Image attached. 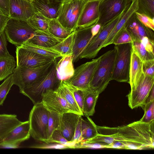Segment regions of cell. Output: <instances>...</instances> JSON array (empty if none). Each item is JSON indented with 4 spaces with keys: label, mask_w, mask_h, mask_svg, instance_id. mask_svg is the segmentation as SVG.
<instances>
[{
    "label": "cell",
    "mask_w": 154,
    "mask_h": 154,
    "mask_svg": "<svg viewBox=\"0 0 154 154\" xmlns=\"http://www.w3.org/2000/svg\"><path fill=\"white\" fill-rule=\"evenodd\" d=\"M97 127V135L83 142L103 144H105L103 148L140 150L154 149V121L147 123L139 120L116 127Z\"/></svg>",
    "instance_id": "6da1fadb"
},
{
    "label": "cell",
    "mask_w": 154,
    "mask_h": 154,
    "mask_svg": "<svg viewBox=\"0 0 154 154\" xmlns=\"http://www.w3.org/2000/svg\"><path fill=\"white\" fill-rule=\"evenodd\" d=\"M115 55L116 51L114 48L99 57L89 88L100 94L105 90L111 81Z\"/></svg>",
    "instance_id": "7a4b0ae2"
},
{
    "label": "cell",
    "mask_w": 154,
    "mask_h": 154,
    "mask_svg": "<svg viewBox=\"0 0 154 154\" xmlns=\"http://www.w3.org/2000/svg\"><path fill=\"white\" fill-rule=\"evenodd\" d=\"M56 60L44 75L31 84L20 90V92L28 97L34 105L42 102V95L48 90H55L58 88L60 81L57 76Z\"/></svg>",
    "instance_id": "3957f363"
},
{
    "label": "cell",
    "mask_w": 154,
    "mask_h": 154,
    "mask_svg": "<svg viewBox=\"0 0 154 154\" xmlns=\"http://www.w3.org/2000/svg\"><path fill=\"white\" fill-rule=\"evenodd\" d=\"M116 55L111 81L128 82L132 51L131 43L115 45Z\"/></svg>",
    "instance_id": "277c9868"
},
{
    "label": "cell",
    "mask_w": 154,
    "mask_h": 154,
    "mask_svg": "<svg viewBox=\"0 0 154 154\" xmlns=\"http://www.w3.org/2000/svg\"><path fill=\"white\" fill-rule=\"evenodd\" d=\"M49 111L41 102L34 104L29 114L30 135L35 139L48 143Z\"/></svg>",
    "instance_id": "5b68a950"
},
{
    "label": "cell",
    "mask_w": 154,
    "mask_h": 154,
    "mask_svg": "<svg viewBox=\"0 0 154 154\" xmlns=\"http://www.w3.org/2000/svg\"><path fill=\"white\" fill-rule=\"evenodd\" d=\"M87 0H66L61 2L57 19L65 28L72 31L77 29L78 22Z\"/></svg>",
    "instance_id": "8992f818"
},
{
    "label": "cell",
    "mask_w": 154,
    "mask_h": 154,
    "mask_svg": "<svg viewBox=\"0 0 154 154\" xmlns=\"http://www.w3.org/2000/svg\"><path fill=\"white\" fill-rule=\"evenodd\" d=\"M35 31L26 21L10 18L4 32L9 42L18 46L30 38Z\"/></svg>",
    "instance_id": "52a82bcc"
},
{
    "label": "cell",
    "mask_w": 154,
    "mask_h": 154,
    "mask_svg": "<svg viewBox=\"0 0 154 154\" xmlns=\"http://www.w3.org/2000/svg\"><path fill=\"white\" fill-rule=\"evenodd\" d=\"M55 60L33 67L16 66L13 73L14 85L20 90L30 85L45 73Z\"/></svg>",
    "instance_id": "ba28073f"
},
{
    "label": "cell",
    "mask_w": 154,
    "mask_h": 154,
    "mask_svg": "<svg viewBox=\"0 0 154 154\" xmlns=\"http://www.w3.org/2000/svg\"><path fill=\"white\" fill-rule=\"evenodd\" d=\"M131 0H102L99 6V19L97 23L103 26L126 10Z\"/></svg>",
    "instance_id": "9c48e42d"
},
{
    "label": "cell",
    "mask_w": 154,
    "mask_h": 154,
    "mask_svg": "<svg viewBox=\"0 0 154 154\" xmlns=\"http://www.w3.org/2000/svg\"><path fill=\"white\" fill-rule=\"evenodd\" d=\"M154 84V77L143 73L137 85L127 95L128 105L131 109L141 107L145 104Z\"/></svg>",
    "instance_id": "30bf717a"
},
{
    "label": "cell",
    "mask_w": 154,
    "mask_h": 154,
    "mask_svg": "<svg viewBox=\"0 0 154 154\" xmlns=\"http://www.w3.org/2000/svg\"><path fill=\"white\" fill-rule=\"evenodd\" d=\"M127 9L116 18L101 27L98 33L93 37L84 50L80 59H91L97 56L110 32Z\"/></svg>",
    "instance_id": "8fae6325"
},
{
    "label": "cell",
    "mask_w": 154,
    "mask_h": 154,
    "mask_svg": "<svg viewBox=\"0 0 154 154\" xmlns=\"http://www.w3.org/2000/svg\"><path fill=\"white\" fill-rule=\"evenodd\" d=\"M99 59V57L78 67L74 69L72 77L65 81L77 89L82 91L87 90Z\"/></svg>",
    "instance_id": "7c38bea8"
},
{
    "label": "cell",
    "mask_w": 154,
    "mask_h": 154,
    "mask_svg": "<svg viewBox=\"0 0 154 154\" xmlns=\"http://www.w3.org/2000/svg\"><path fill=\"white\" fill-rule=\"evenodd\" d=\"M101 26L96 23L91 26L77 28L74 31L73 48V62L77 61L82 53L94 36L99 32Z\"/></svg>",
    "instance_id": "4fadbf2b"
},
{
    "label": "cell",
    "mask_w": 154,
    "mask_h": 154,
    "mask_svg": "<svg viewBox=\"0 0 154 154\" xmlns=\"http://www.w3.org/2000/svg\"><path fill=\"white\" fill-rule=\"evenodd\" d=\"M57 89L48 90L43 94L42 102L49 111L59 114L68 112H74Z\"/></svg>",
    "instance_id": "5bb4252c"
},
{
    "label": "cell",
    "mask_w": 154,
    "mask_h": 154,
    "mask_svg": "<svg viewBox=\"0 0 154 154\" xmlns=\"http://www.w3.org/2000/svg\"><path fill=\"white\" fill-rule=\"evenodd\" d=\"M16 53L17 66L33 67L55 60L39 55L20 46H16Z\"/></svg>",
    "instance_id": "9a60e30c"
},
{
    "label": "cell",
    "mask_w": 154,
    "mask_h": 154,
    "mask_svg": "<svg viewBox=\"0 0 154 154\" xmlns=\"http://www.w3.org/2000/svg\"><path fill=\"white\" fill-rule=\"evenodd\" d=\"M36 11L33 2L28 0H9L10 18L27 21Z\"/></svg>",
    "instance_id": "2e32d148"
},
{
    "label": "cell",
    "mask_w": 154,
    "mask_h": 154,
    "mask_svg": "<svg viewBox=\"0 0 154 154\" xmlns=\"http://www.w3.org/2000/svg\"><path fill=\"white\" fill-rule=\"evenodd\" d=\"M30 136L29 121L22 122L12 130L0 142V146L17 147L20 143L28 139Z\"/></svg>",
    "instance_id": "e0dca14e"
},
{
    "label": "cell",
    "mask_w": 154,
    "mask_h": 154,
    "mask_svg": "<svg viewBox=\"0 0 154 154\" xmlns=\"http://www.w3.org/2000/svg\"><path fill=\"white\" fill-rule=\"evenodd\" d=\"M100 1H88L85 4L79 19L77 28L87 27L96 24L99 19Z\"/></svg>",
    "instance_id": "ac0fdd59"
},
{
    "label": "cell",
    "mask_w": 154,
    "mask_h": 154,
    "mask_svg": "<svg viewBox=\"0 0 154 154\" xmlns=\"http://www.w3.org/2000/svg\"><path fill=\"white\" fill-rule=\"evenodd\" d=\"M81 115L68 112L60 115L59 129L71 144L79 117Z\"/></svg>",
    "instance_id": "d6986e66"
},
{
    "label": "cell",
    "mask_w": 154,
    "mask_h": 154,
    "mask_svg": "<svg viewBox=\"0 0 154 154\" xmlns=\"http://www.w3.org/2000/svg\"><path fill=\"white\" fill-rule=\"evenodd\" d=\"M138 0H132L130 5L121 18L117 23L101 47L103 48L112 44L115 38L126 27V24L131 16L137 11Z\"/></svg>",
    "instance_id": "ffe728a7"
},
{
    "label": "cell",
    "mask_w": 154,
    "mask_h": 154,
    "mask_svg": "<svg viewBox=\"0 0 154 154\" xmlns=\"http://www.w3.org/2000/svg\"><path fill=\"white\" fill-rule=\"evenodd\" d=\"M135 13L128 21L126 26V29L133 35L134 39L140 40L143 37H147L154 41V31L141 23L137 18Z\"/></svg>",
    "instance_id": "44dd1931"
},
{
    "label": "cell",
    "mask_w": 154,
    "mask_h": 154,
    "mask_svg": "<svg viewBox=\"0 0 154 154\" xmlns=\"http://www.w3.org/2000/svg\"><path fill=\"white\" fill-rule=\"evenodd\" d=\"M73 62L72 55L62 57L57 62L56 60V73L59 81H67L72 77L74 72Z\"/></svg>",
    "instance_id": "7402d4cb"
},
{
    "label": "cell",
    "mask_w": 154,
    "mask_h": 154,
    "mask_svg": "<svg viewBox=\"0 0 154 154\" xmlns=\"http://www.w3.org/2000/svg\"><path fill=\"white\" fill-rule=\"evenodd\" d=\"M32 2L36 11L49 19L57 18L61 2L49 0H35Z\"/></svg>",
    "instance_id": "603a6c76"
},
{
    "label": "cell",
    "mask_w": 154,
    "mask_h": 154,
    "mask_svg": "<svg viewBox=\"0 0 154 154\" xmlns=\"http://www.w3.org/2000/svg\"><path fill=\"white\" fill-rule=\"evenodd\" d=\"M63 39L55 37L46 30L35 31L34 35L27 41L36 45L51 48Z\"/></svg>",
    "instance_id": "cb8c5ba5"
},
{
    "label": "cell",
    "mask_w": 154,
    "mask_h": 154,
    "mask_svg": "<svg viewBox=\"0 0 154 154\" xmlns=\"http://www.w3.org/2000/svg\"><path fill=\"white\" fill-rule=\"evenodd\" d=\"M142 63V60L132 50L128 82L130 85L131 90L136 86L143 73Z\"/></svg>",
    "instance_id": "d4e9b609"
},
{
    "label": "cell",
    "mask_w": 154,
    "mask_h": 154,
    "mask_svg": "<svg viewBox=\"0 0 154 154\" xmlns=\"http://www.w3.org/2000/svg\"><path fill=\"white\" fill-rule=\"evenodd\" d=\"M15 114H0V142L14 129L22 123Z\"/></svg>",
    "instance_id": "484cf974"
},
{
    "label": "cell",
    "mask_w": 154,
    "mask_h": 154,
    "mask_svg": "<svg viewBox=\"0 0 154 154\" xmlns=\"http://www.w3.org/2000/svg\"><path fill=\"white\" fill-rule=\"evenodd\" d=\"M84 98L82 108L83 115L90 116L95 112V108L100 94L89 88L83 91Z\"/></svg>",
    "instance_id": "4316f807"
},
{
    "label": "cell",
    "mask_w": 154,
    "mask_h": 154,
    "mask_svg": "<svg viewBox=\"0 0 154 154\" xmlns=\"http://www.w3.org/2000/svg\"><path fill=\"white\" fill-rule=\"evenodd\" d=\"M20 46L39 55L50 58L54 60L62 57L60 53L51 48L36 45L27 41L23 43Z\"/></svg>",
    "instance_id": "83f0119b"
},
{
    "label": "cell",
    "mask_w": 154,
    "mask_h": 154,
    "mask_svg": "<svg viewBox=\"0 0 154 154\" xmlns=\"http://www.w3.org/2000/svg\"><path fill=\"white\" fill-rule=\"evenodd\" d=\"M81 121V138L80 142H83L95 137L97 134V125L89 116H86Z\"/></svg>",
    "instance_id": "f1b7e54d"
},
{
    "label": "cell",
    "mask_w": 154,
    "mask_h": 154,
    "mask_svg": "<svg viewBox=\"0 0 154 154\" xmlns=\"http://www.w3.org/2000/svg\"><path fill=\"white\" fill-rule=\"evenodd\" d=\"M57 89L72 108L74 112L82 116H83L72 94L68 88L64 81H60Z\"/></svg>",
    "instance_id": "f546056e"
},
{
    "label": "cell",
    "mask_w": 154,
    "mask_h": 154,
    "mask_svg": "<svg viewBox=\"0 0 154 154\" xmlns=\"http://www.w3.org/2000/svg\"><path fill=\"white\" fill-rule=\"evenodd\" d=\"M16 63L14 57L11 55L0 58V81L13 73Z\"/></svg>",
    "instance_id": "4dcf8cb0"
},
{
    "label": "cell",
    "mask_w": 154,
    "mask_h": 154,
    "mask_svg": "<svg viewBox=\"0 0 154 154\" xmlns=\"http://www.w3.org/2000/svg\"><path fill=\"white\" fill-rule=\"evenodd\" d=\"M47 30L54 36L62 39L66 38L73 32L63 27L57 19L49 20Z\"/></svg>",
    "instance_id": "1f68e13d"
},
{
    "label": "cell",
    "mask_w": 154,
    "mask_h": 154,
    "mask_svg": "<svg viewBox=\"0 0 154 154\" xmlns=\"http://www.w3.org/2000/svg\"><path fill=\"white\" fill-rule=\"evenodd\" d=\"M74 35V31L66 38L51 48L58 52L62 57L72 55Z\"/></svg>",
    "instance_id": "d6a6232c"
},
{
    "label": "cell",
    "mask_w": 154,
    "mask_h": 154,
    "mask_svg": "<svg viewBox=\"0 0 154 154\" xmlns=\"http://www.w3.org/2000/svg\"><path fill=\"white\" fill-rule=\"evenodd\" d=\"M49 20L36 11L27 22L35 31H44L47 30Z\"/></svg>",
    "instance_id": "836d02e7"
},
{
    "label": "cell",
    "mask_w": 154,
    "mask_h": 154,
    "mask_svg": "<svg viewBox=\"0 0 154 154\" xmlns=\"http://www.w3.org/2000/svg\"><path fill=\"white\" fill-rule=\"evenodd\" d=\"M131 43L132 51L142 61L154 59V55L146 49L140 40L134 39Z\"/></svg>",
    "instance_id": "e575fe53"
},
{
    "label": "cell",
    "mask_w": 154,
    "mask_h": 154,
    "mask_svg": "<svg viewBox=\"0 0 154 154\" xmlns=\"http://www.w3.org/2000/svg\"><path fill=\"white\" fill-rule=\"evenodd\" d=\"M136 11L154 18V0H138Z\"/></svg>",
    "instance_id": "d590c367"
},
{
    "label": "cell",
    "mask_w": 154,
    "mask_h": 154,
    "mask_svg": "<svg viewBox=\"0 0 154 154\" xmlns=\"http://www.w3.org/2000/svg\"><path fill=\"white\" fill-rule=\"evenodd\" d=\"M60 115L55 112L49 111L47 129L48 142L54 131L59 128Z\"/></svg>",
    "instance_id": "8d00e7d4"
},
{
    "label": "cell",
    "mask_w": 154,
    "mask_h": 154,
    "mask_svg": "<svg viewBox=\"0 0 154 154\" xmlns=\"http://www.w3.org/2000/svg\"><path fill=\"white\" fill-rule=\"evenodd\" d=\"M144 111V114L140 121L149 123L154 120V100L146 102L141 106Z\"/></svg>",
    "instance_id": "74e56055"
},
{
    "label": "cell",
    "mask_w": 154,
    "mask_h": 154,
    "mask_svg": "<svg viewBox=\"0 0 154 154\" xmlns=\"http://www.w3.org/2000/svg\"><path fill=\"white\" fill-rule=\"evenodd\" d=\"M14 85L13 74L0 85V106H2L11 87Z\"/></svg>",
    "instance_id": "f35d334b"
},
{
    "label": "cell",
    "mask_w": 154,
    "mask_h": 154,
    "mask_svg": "<svg viewBox=\"0 0 154 154\" xmlns=\"http://www.w3.org/2000/svg\"><path fill=\"white\" fill-rule=\"evenodd\" d=\"M134 40L133 36L125 27L116 36L113 41L112 44L117 45L132 43Z\"/></svg>",
    "instance_id": "ab89813d"
},
{
    "label": "cell",
    "mask_w": 154,
    "mask_h": 154,
    "mask_svg": "<svg viewBox=\"0 0 154 154\" xmlns=\"http://www.w3.org/2000/svg\"><path fill=\"white\" fill-rule=\"evenodd\" d=\"M64 81L68 88L72 94L80 109L83 113L82 108L84 98L83 91L77 89L67 83L66 81Z\"/></svg>",
    "instance_id": "60d3db41"
},
{
    "label": "cell",
    "mask_w": 154,
    "mask_h": 154,
    "mask_svg": "<svg viewBox=\"0 0 154 154\" xmlns=\"http://www.w3.org/2000/svg\"><path fill=\"white\" fill-rule=\"evenodd\" d=\"M56 143L62 144H69V142L65 138L59 129L55 130L53 132L48 143Z\"/></svg>",
    "instance_id": "b9f144b4"
},
{
    "label": "cell",
    "mask_w": 154,
    "mask_h": 154,
    "mask_svg": "<svg viewBox=\"0 0 154 154\" xmlns=\"http://www.w3.org/2000/svg\"><path fill=\"white\" fill-rule=\"evenodd\" d=\"M135 14L138 20L146 27L154 31V18L137 11Z\"/></svg>",
    "instance_id": "7bdbcfd3"
},
{
    "label": "cell",
    "mask_w": 154,
    "mask_h": 154,
    "mask_svg": "<svg viewBox=\"0 0 154 154\" xmlns=\"http://www.w3.org/2000/svg\"><path fill=\"white\" fill-rule=\"evenodd\" d=\"M142 70L144 74L154 77V59L143 61Z\"/></svg>",
    "instance_id": "ee69618b"
},
{
    "label": "cell",
    "mask_w": 154,
    "mask_h": 154,
    "mask_svg": "<svg viewBox=\"0 0 154 154\" xmlns=\"http://www.w3.org/2000/svg\"><path fill=\"white\" fill-rule=\"evenodd\" d=\"M7 40L4 32L0 34V58L10 55L7 49Z\"/></svg>",
    "instance_id": "f6af8a7d"
},
{
    "label": "cell",
    "mask_w": 154,
    "mask_h": 154,
    "mask_svg": "<svg viewBox=\"0 0 154 154\" xmlns=\"http://www.w3.org/2000/svg\"><path fill=\"white\" fill-rule=\"evenodd\" d=\"M82 116H81L79 118L77 124V125L75 132L73 138L71 142V144L73 145V147L74 145L81 141V121Z\"/></svg>",
    "instance_id": "bcb514c9"
},
{
    "label": "cell",
    "mask_w": 154,
    "mask_h": 154,
    "mask_svg": "<svg viewBox=\"0 0 154 154\" xmlns=\"http://www.w3.org/2000/svg\"><path fill=\"white\" fill-rule=\"evenodd\" d=\"M140 41L146 49L149 52L154 55V41L151 40L147 37H143Z\"/></svg>",
    "instance_id": "7dc6e473"
},
{
    "label": "cell",
    "mask_w": 154,
    "mask_h": 154,
    "mask_svg": "<svg viewBox=\"0 0 154 154\" xmlns=\"http://www.w3.org/2000/svg\"><path fill=\"white\" fill-rule=\"evenodd\" d=\"M10 18L9 16L4 14L0 11V34L4 32L5 28Z\"/></svg>",
    "instance_id": "c3c4849f"
},
{
    "label": "cell",
    "mask_w": 154,
    "mask_h": 154,
    "mask_svg": "<svg viewBox=\"0 0 154 154\" xmlns=\"http://www.w3.org/2000/svg\"><path fill=\"white\" fill-rule=\"evenodd\" d=\"M0 11L4 14L9 15V0H0Z\"/></svg>",
    "instance_id": "681fc988"
},
{
    "label": "cell",
    "mask_w": 154,
    "mask_h": 154,
    "mask_svg": "<svg viewBox=\"0 0 154 154\" xmlns=\"http://www.w3.org/2000/svg\"><path fill=\"white\" fill-rule=\"evenodd\" d=\"M49 1H55L58 2H61L66 0H49Z\"/></svg>",
    "instance_id": "f907efd6"
},
{
    "label": "cell",
    "mask_w": 154,
    "mask_h": 154,
    "mask_svg": "<svg viewBox=\"0 0 154 154\" xmlns=\"http://www.w3.org/2000/svg\"><path fill=\"white\" fill-rule=\"evenodd\" d=\"M102 0H87V2L90 1H101Z\"/></svg>",
    "instance_id": "816d5d0a"
},
{
    "label": "cell",
    "mask_w": 154,
    "mask_h": 154,
    "mask_svg": "<svg viewBox=\"0 0 154 154\" xmlns=\"http://www.w3.org/2000/svg\"><path fill=\"white\" fill-rule=\"evenodd\" d=\"M28 0L32 2H34L35 1V0Z\"/></svg>",
    "instance_id": "f5cc1de1"
},
{
    "label": "cell",
    "mask_w": 154,
    "mask_h": 154,
    "mask_svg": "<svg viewBox=\"0 0 154 154\" xmlns=\"http://www.w3.org/2000/svg\"></svg>",
    "instance_id": "db71d44e"
}]
</instances>
